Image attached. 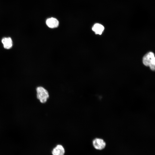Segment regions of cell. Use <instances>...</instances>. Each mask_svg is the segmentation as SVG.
Returning a JSON list of instances; mask_svg holds the SVG:
<instances>
[{
  "label": "cell",
  "mask_w": 155,
  "mask_h": 155,
  "mask_svg": "<svg viewBox=\"0 0 155 155\" xmlns=\"http://www.w3.org/2000/svg\"><path fill=\"white\" fill-rule=\"evenodd\" d=\"M92 144L94 148L98 150L104 149L106 146V143L102 139L96 138L93 140Z\"/></svg>",
  "instance_id": "3"
},
{
  "label": "cell",
  "mask_w": 155,
  "mask_h": 155,
  "mask_svg": "<svg viewBox=\"0 0 155 155\" xmlns=\"http://www.w3.org/2000/svg\"><path fill=\"white\" fill-rule=\"evenodd\" d=\"M143 63L145 66H149L152 70L155 69V58L154 53L150 52L146 55L143 59Z\"/></svg>",
  "instance_id": "1"
},
{
  "label": "cell",
  "mask_w": 155,
  "mask_h": 155,
  "mask_svg": "<svg viewBox=\"0 0 155 155\" xmlns=\"http://www.w3.org/2000/svg\"><path fill=\"white\" fill-rule=\"evenodd\" d=\"M104 29V27L102 25L96 23L92 28V30L97 34H101Z\"/></svg>",
  "instance_id": "7"
},
{
  "label": "cell",
  "mask_w": 155,
  "mask_h": 155,
  "mask_svg": "<svg viewBox=\"0 0 155 155\" xmlns=\"http://www.w3.org/2000/svg\"><path fill=\"white\" fill-rule=\"evenodd\" d=\"M52 153L53 155H64L65 150L62 145L58 144L53 149Z\"/></svg>",
  "instance_id": "4"
},
{
  "label": "cell",
  "mask_w": 155,
  "mask_h": 155,
  "mask_svg": "<svg viewBox=\"0 0 155 155\" xmlns=\"http://www.w3.org/2000/svg\"><path fill=\"white\" fill-rule=\"evenodd\" d=\"M36 97L40 102L45 103L49 97V93L44 87L38 86L36 88Z\"/></svg>",
  "instance_id": "2"
},
{
  "label": "cell",
  "mask_w": 155,
  "mask_h": 155,
  "mask_svg": "<svg viewBox=\"0 0 155 155\" xmlns=\"http://www.w3.org/2000/svg\"><path fill=\"white\" fill-rule=\"evenodd\" d=\"M46 24L49 27L54 28L58 26L59 22L56 19L53 18H51L48 19L46 20Z\"/></svg>",
  "instance_id": "5"
},
{
  "label": "cell",
  "mask_w": 155,
  "mask_h": 155,
  "mask_svg": "<svg viewBox=\"0 0 155 155\" xmlns=\"http://www.w3.org/2000/svg\"><path fill=\"white\" fill-rule=\"evenodd\" d=\"M4 48L8 49L11 48L13 45L12 41L10 37H4L1 40Z\"/></svg>",
  "instance_id": "6"
}]
</instances>
